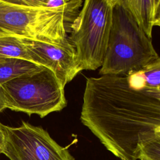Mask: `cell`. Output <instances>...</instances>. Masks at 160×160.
Here are the masks:
<instances>
[{"mask_svg":"<svg viewBox=\"0 0 160 160\" xmlns=\"http://www.w3.org/2000/svg\"><path fill=\"white\" fill-rule=\"evenodd\" d=\"M80 120L121 160H139L141 139L160 132V87L128 82L122 76L86 79Z\"/></svg>","mask_w":160,"mask_h":160,"instance_id":"6da1fadb","label":"cell"},{"mask_svg":"<svg viewBox=\"0 0 160 160\" xmlns=\"http://www.w3.org/2000/svg\"><path fill=\"white\" fill-rule=\"evenodd\" d=\"M83 2L70 0L61 8L41 9L0 0V35L60 43L71 33Z\"/></svg>","mask_w":160,"mask_h":160,"instance_id":"7a4b0ae2","label":"cell"},{"mask_svg":"<svg viewBox=\"0 0 160 160\" xmlns=\"http://www.w3.org/2000/svg\"><path fill=\"white\" fill-rule=\"evenodd\" d=\"M159 57L152 39L138 26L122 0H114L112 23L100 76H121L137 71Z\"/></svg>","mask_w":160,"mask_h":160,"instance_id":"3957f363","label":"cell"},{"mask_svg":"<svg viewBox=\"0 0 160 160\" xmlns=\"http://www.w3.org/2000/svg\"><path fill=\"white\" fill-rule=\"evenodd\" d=\"M6 108L44 118L67 106L64 86L47 68L12 79L0 87Z\"/></svg>","mask_w":160,"mask_h":160,"instance_id":"277c9868","label":"cell"},{"mask_svg":"<svg viewBox=\"0 0 160 160\" xmlns=\"http://www.w3.org/2000/svg\"><path fill=\"white\" fill-rule=\"evenodd\" d=\"M114 0H86L74 21L69 41L81 71L96 70L102 64L112 23Z\"/></svg>","mask_w":160,"mask_h":160,"instance_id":"5b68a950","label":"cell"},{"mask_svg":"<svg viewBox=\"0 0 160 160\" xmlns=\"http://www.w3.org/2000/svg\"><path fill=\"white\" fill-rule=\"evenodd\" d=\"M2 154L10 160H74L41 126L22 121L19 127L6 126Z\"/></svg>","mask_w":160,"mask_h":160,"instance_id":"8992f818","label":"cell"},{"mask_svg":"<svg viewBox=\"0 0 160 160\" xmlns=\"http://www.w3.org/2000/svg\"><path fill=\"white\" fill-rule=\"evenodd\" d=\"M22 38L26 46L41 59L42 66L51 70L64 87L81 71L76 49L68 37L58 44Z\"/></svg>","mask_w":160,"mask_h":160,"instance_id":"52a82bcc","label":"cell"},{"mask_svg":"<svg viewBox=\"0 0 160 160\" xmlns=\"http://www.w3.org/2000/svg\"><path fill=\"white\" fill-rule=\"evenodd\" d=\"M140 29L152 39L159 0H122Z\"/></svg>","mask_w":160,"mask_h":160,"instance_id":"ba28073f","label":"cell"},{"mask_svg":"<svg viewBox=\"0 0 160 160\" xmlns=\"http://www.w3.org/2000/svg\"><path fill=\"white\" fill-rule=\"evenodd\" d=\"M5 58L22 59L42 66L41 59L26 46L19 36L0 35V59Z\"/></svg>","mask_w":160,"mask_h":160,"instance_id":"9c48e42d","label":"cell"},{"mask_svg":"<svg viewBox=\"0 0 160 160\" xmlns=\"http://www.w3.org/2000/svg\"><path fill=\"white\" fill-rule=\"evenodd\" d=\"M44 68L31 61L14 58L0 59V87L5 82L23 74Z\"/></svg>","mask_w":160,"mask_h":160,"instance_id":"30bf717a","label":"cell"},{"mask_svg":"<svg viewBox=\"0 0 160 160\" xmlns=\"http://www.w3.org/2000/svg\"><path fill=\"white\" fill-rule=\"evenodd\" d=\"M138 148L140 155L149 160H160V132H154L141 139Z\"/></svg>","mask_w":160,"mask_h":160,"instance_id":"8fae6325","label":"cell"},{"mask_svg":"<svg viewBox=\"0 0 160 160\" xmlns=\"http://www.w3.org/2000/svg\"><path fill=\"white\" fill-rule=\"evenodd\" d=\"M5 125L0 121V154H2L5 143Z\"/></svg>","mask_w":160,"mask_h":160,"instance_id":"7c38bea8","label":"cell"},{"mask_svg":"<svg viewBox=\"0 0 160 160\" xmlns=\"http://www.w3.org/2000/svg\"><path fill=\"white\" fill-rule=\"evenodd\" d=\"M154 26L160 27V0L157 9V12L156 15V19L154 22Z\"/></svg>","mask_w":160,"mask_h":160,"instance_id":"4fadbf2b","label":"cell"},{"mask_svg":"<svg viewBox=\"0 0 160 160\" xmlns=\"http://www.w3.org/2000/svg\"><path fill=\"white\" fill-rule=\"evenodd\" d=\"M5 108H6V106H5V104L4 102V99L2 98L1 92L0 91V112L1 111H2Z\"/></svg>","mask_w":160,"mask_h":160,"instance_id":"5bb4252c","label":"cell"},{"mask_svg":"<svg viewBox=\"0 0 160 160\" xmlns=\"http://www.w3.org/2000/svg\"><path fill=\"white\" fill-rule=\"evenodd\" d=\"M139 160H149V159H148L147 158H146L145 156H142V155H141V156H140V158H139Z\"/></svg>","mask_w":160,"mask_h":160,"instance_id":"9a60e30c","label":"cell"}]
</instances>
